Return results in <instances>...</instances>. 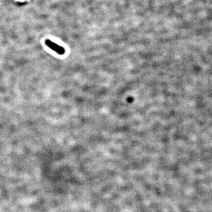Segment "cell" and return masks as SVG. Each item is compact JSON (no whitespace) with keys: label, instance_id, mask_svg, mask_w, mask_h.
I'll use <instances>...</instances> for the list:
<instances>
[{"label":"cell","instance_id":"1","mask_svg":"<svg viewBox=\"0 0 212 212\" xmlns=\"http://www.w3.org/2000/svg\"><path fill=\"white\" fill-rule=\"evenodd\" d=\"M45 44L51 50H53V51H56L57 53H58L60 55H63L65 53V50L63 47H61L60 45H58V44H57L56 43H54L51 41H50V40H45Z\"/></svg>","mask_w":212,"mask_h":212},{"label":"cell","instance_id":"2","mask_svg":"<svg viewBox=\"0 0 212 212\" xmlns=\"http://www.w3.org/2000/svg\"><path fill=\"white\" fill-rule=\"evenodd\" d=\"M17 1H24L25 0H17Z\"/></svg>","mask_w":212,"mask_h":212}]
</instances>
